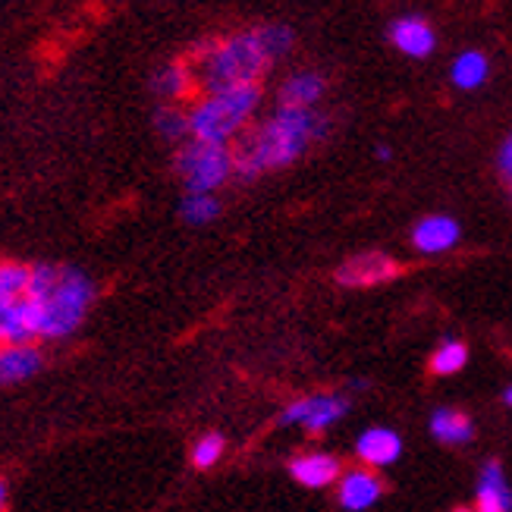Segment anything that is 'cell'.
Here are the masks:
<instances>
[{
  "label": "cell",
  "instance_id": "obj_1",
  "mask_svg": "<svg viewBox=\"0 0 512 512\" xmlns=\"http://www.w3.org/2000/svg\"><path fill=\"white\" fill-rule=\"evenodd\" d=\"M327 132H330V120L321 110L277 107L271 117L255 123L246 136L233 145L236 176L249 183L264 173L296 164L311 145L327 136Z\"/></svg>",
  "mask_w": 512,
  "mask_h": 512
},
{
  "label": "cell",
  "instance_id": "obj_2",
  "mask_svg": "<svg viewBox=\"0 0 512 512\" xmlns=\"http://www.w3.org/2000/svg\"><path fill=\"white\" fill-rule=\"evenodd\" d=\"M98 299V286L73 264H32L29 302L35 308L38 343H63L76 337Z\"/></svg>",
  "mask_w": 512,
  "mask_h": 512
},
{
  "label": "cell",
  "instance_id": "obj_3",
  "mask_svg": "<svg viewBox=\"0 0 512 512\" xmlns=\"http://www.w3.org/2000/svg\"><path fill=\"white\" fill-rule=\"evenodd\" d=\"M274 57L267 54L261 26L242 29L224 38H211L195 51L192 70L198 79V95L202 92H224V88L261 85L271 73Z\"/></svg>",
  "mask_w": 512,
  "mask_h": 512
},
{
  "label": "cell",
  "instance_id": "obj_4",
  "mask_svg": "<svg viewBox=\"0 0 512 512\" xmlns=\"http://www.w3.org/2000/svg\"><path fill=\"white\" fill-rule=\"evenodd\" d=\"M261 107V85L202 92L189 110V139L233 148L252 129Z\"/></svg>",
  "mask_w": 512,
  "mask_h": 512
},
{
  "label": "cell",
  "instance_id": "obj_5",
  "mask_svg": "<svg viewBox=\"0 0 512 512\" xmlns=\"http://www.w3.org/2000/svg\"><path fill=\"white\" fill-rule=\"evenodd\" d=\"M173 170L180 176L186 192H211L224 189L236 176V158L227 145H208V142H183L173 154Z\"/></svg>",
  "mask_w": 512,
  "mask_h": 512
},
{
  "label": "cell",
  "instance_id": "obj_6",
  "mask_svg": "<svg viewBox=\"0 0 512 512\" xmlns=\"http://www.w3.org/2000/svg\"><path fill=\"white\" fill-rule=\"evenodd\" d=\"M349 412V399L340 393H315V396H302L296 403H289L280 412V425L283 428H302L308 434H324L330 431L337 421Z\"/></svg>",
  "mask_w": 512,
  "mask_h": 512
},
{
  "label": "cell",
  "instance_id": "obj_7",
  "mask_svg": "<svg viewBox=\"0 0 512 512\" xmlns=\"http://www.w3.org/2000/svg\"><path fill=\"white\" fill-rule=\"evenodd\" d=\"M399 261L387 252H359L337 267V283L346 289H368L399 277Z\"/></svg>",
  "mask_w": 512,
  "mask_h": 512
},
{
  "label": "cell",
  "instance_id": "obj_8",
  "mask_svg": "<svg viewBox=\"0 0 512 512\" xmlns=\"http://www.w3.org/2000/svg\"><path fill=\"white\" fill-rule=\"evenodd\" d=\"M462 227L450 214H428L412 227V246L421 255H447L459 246Z\"/></svg>",
  "mask_w": 512,
  "mask_h": 512
},
{
  "label": "cell",
  "instance_id": "obj_9",
  "mask_svg": "<svg viewBox=\"0 0 512 512\" xmlns=\"http://www.w3.org/2000/svg\"><path fill=\"white\" fill-rule=\"evenodd\" d=\"M337 484H340L337 487V503L346 512H365L384 497L381 475H377L374 469H365V465H355V469L343 472Z\"/></svg>",
  "mask_w": 512,
  "mask_h": 512
},
{
  "label": "cell",
  "instance_id": "obj_10",
  "mask_svg": "<svg viewBox=\"0 0 512 512\" xmlns=\"http://www.w3.org/2000/svg\"><path fill=\"white\" fill-rule=\"evenodd\" d=\"M340 475H343L340 459L330 453H321V450H311V453L289 459V478L308 487V491H321V487L337 484Z\"/></svg>",
  "mask_w": 512,
  "mask_h": 512
},
{
  "label": "cell",
  "instance_id": "obj_11",
  "mask_svg": "<svg viewBox=\"0 0 512 512\" xmlns=\"http://www.w3.org/2000/svg\"><path fill=\"white\" fill-rule=\"evenodd\" d=\"M324 95H327V79L318 70H296V73H289L280 82V88H277V107L318 110Z\"/></svg>",
  "mask_w": 512,
  "mask_h": 512
},
{
  "label": "cell",
  "instance_id": "obj_12",
  "mask_svg": "<svg viewBox=\"0 0 512 512\" xmlns=\"http://www.w3.org/2000/svg\"><path fill=\"white\" fill-rule=\"evenodd\" d=\"M387 35L393 41V48L399 54L412 57V60L431 57L434 48H437V32L431 29V22L421 19V16H399Z\"/></svg>",
  "mask_w": 512,
  "mask_h": 512
},
{
  "label": "cell",
  "instance_id": "obj_13",
  "mask_svg": "<svg viewBox=\"0 0 512 512\" xmlns=\"http://www.w3.org/2000/svg\"><path fill=\"white\" fill-rule=\"evenodd\" d=\"M41 368H44V352L38 343L0 346V387L26 384Z\"/></svg>",
  "mask_w": 512,
  "mask_h": 512
},
{
  "label": "cell",
  "instance_id": "obj_14",
  "mask_svg": "<svg viewBox=\"0 0 512 512\" xmlns=\"http://www.w3.org/2000/svg\"><path fill=\"white\" fill-rule=\"evenodd\" d=\"M355 456L365 469H387L403 456V437L390 428H368L355 440Z\"/></svg>",
  "mask_w": 512,
  "mask_h": 512
},
{
  "label": "cell",
  "instance_id": "obj_15",
  "mask_svg": "<svg viewBox=\"0 0 512 512\" xmlns=\"http://www.w3.org/2000/svg\"><path fill=\"white\" fill-rule=\"evenodd\" d=\"M151 92L164 104H183L186 98H198V79H195L192 63L186 60L164 63L161 70L151 76Z\"/></svg>",
  "mask_w": 512,
  "mask_h": 512
},
{
  "label": "cell",
  "instance_id": "obj_16",
  "mask_svg": "<svg viewBox=\"0 0 512 512\" xmlns=\"http://www.w3.org/2000/svg\"><path fill=\"white\" fill-rule=\"evenodd\" d=\"M475 512H512V487L497 459L484 462L475 487Z\"/></svg>",
  "mask_w": 512,
  "mask_h": 512
},
{
  "label": "cell",
  "instance_id": "obj_17",
  "mask_svg": "<svg viewBox=\"0 0 512 512\" xmlns=\"http://www.w3.org/2000/svg\"><path fill=\"white\" fill-rule=\"evenodd\" d=\"M10 343H38L35 308L29 296L0 305V346H10Z\"/></svg>",
  "mask_w": 512,
  "mask_h": 512
},
{
  "label": "cell",
  "instance_id": "obj_18",
  "mask_svg": "<svg viewBox=\"0 0 512 512\" xmlns=\"http://www.w3.org/2000/svg\"><path fill=\"white\" fill-rule=\"evenodd\" d=\"M487 76H491V60L481 51H462L450 63V82L459 92H475V88L487 82Z\"/></svg>",
  "mask_w": 512,
  "mask_h": 512
},
{
  "label": "cell",
  "instance_id": "obj_19",
  "mask_svg": "<svg viewBox=\"0 0 512 512\" xmlns=\"http://www.w3.org/2000/svg\"><path fill=\"white\" fill-rule=\"evenodd\" d=\"M431 434L440 443H450V447H462L475 437V425L472 418L459 412V409H434L431 415Z\"/></svg>",
  "mask_w": 512,
  "mask_h": 512
},
{
  "label": "cell",
  "instance_id": "obj_20",
  "mask_svg": "<svg viewBox=\"0 0 512 512\" xmlns=\"http://www.w3.org/2000/svg\"><path fill=\"white\" fill-rule=\"evenodd\" d=\"M29 283H32V264L0 258V305L29 296Z\"/></svg>",
  "mask_w": 512,
  "mask_h": 512
},
{
  "label": "cell",
  "instance_id": "obj_21",
  "mask_svg": "<svg viewBox=\"0 0 512 512\" xmlns=\"http://www.w3.org/2000/svg\"><path fill=\"white\" fill-rule=\"evenodd\" d=\"M154 129L164 142L183 145L189 142V110L183 104H161L154 110Z\"/></svg>",
  "mask_w": 512,
  "mask_h": 512
},
{
  "label": "cell",
  "instance_id": "obj_22",
  "mask_svg": "<svg viewBox=\"0 0 512 512\" xmlns=\"http://www.w3.org/2000/svg\"><path fill=\"white\" fill-rule=\"evenodd\" d=\"M180 217L189 227H208L220 217V198L211 192H186L180 202Z\"/></svg>",
  "mask_w": 512,
  "mask_h": 512
},
{
  "label": "cell",
  "instance_id": "obj_23",
  "mask_svg": "<svg viewBox=\"0 0 512 512\" xmlns=\"http://www.w3.org/2000/svg\"><path fill=\"white\" fill-rule=\"evenodd\" d=\"M465 362H469V346L462 340H443L431 355V371L437 377H453L465 368Z\"/></svg>",
  "mask_w": 512,
  "mask_h": 512
},
{
  "label": "cell",
  "instance_id": "obj_24",
  "mask_svg": "<svg viewBox=\"0 0 512 512\" xmlns=\"http://www.w3.org/2000/svg\"><path fill=\"white\" fill-rule=\"evenodd\" d=\"M224 453H227V440L220 437V434H202L195 443H192V465L198 472H208V469H214V465L224 459Z\"/></svg>",
  "mask_w": 512,
  "mask_h": 512
},
{
  "label": "cell",
  "instance_id": "obj_25",
  "mask_svg": "<svg viewBox=\"0 0 512 512\" xmlns=\"http://www.w3.org/2000/svg\"><path fill=\"white\" fill-rule=\"evenodd\" d=\"M261 38H264L267 54L274 57V63L289 57L296 48V32L289 26H283V22H267V26H261Z\"/></svg>",
  "mask_w": 512,
  "mask_h": 512
},
{
  "label": "cell",
  "instance_id": "obj_26",
  "mask_svg": "<svg viewBox=\"0 0 512 512\" xmlns=\"http://www.w3.org/2000/svg\"><path fill=\"white\" fill-rule=\"evenodd\" d=\"M497 167H500V176L506 180V186L512 189V132L503 139V145L497 151Z\"/></svg>",
  "mask_w": 512,
  "mask_h": 512
},
{
  "label": "cell",
  "instance_id": "obj_27",
  "mask_svg": "<svg viewBox=\"0 0 512 512\" xmlns=\"http://www.w3.org/2000/svg\"><path fill=\"white\" fill-rule=\"evenodd\" d=\"M7 506H10V484L7 478H0V512H7Z\"/></svg>",
  "mask_w": 512,
  "mask_h": 512
},
{
  "label": "cell",
  "instance_id": "obj_28",
  "mask_svg": "<svg viewBox=\"0 0 512 512\" xmlns=\"http://www.w3.org/2000/svg\"><path fill=\"white\" fill-rule=\"evenodd\" d=\"M377 161H390L393 158V148H387V145H377Z\"/></svg>",
  "mask_w": 512,
  "mask_h": 512
},
{
  "label": "cell",
  "instance_id": "obj_29",
  "mask_svg": "<svg viewBox=\"0 0 512 512\" xmlns=\"http://www.w3.org/2000/svg\"><path fill=\"white\" fill-rule=\"evenodd\" d=\"M503 406H509V409H512V384L503 390Z\"/></svg>",
  "mask_w": 512,
  "mask_h": 512
},
{
  "label": "cell",
  "instance_id": "obj_30",
  "mask_svg": "<svg viewBox=\"0 0 512 512\" xmlns=\"http://www.w3.org/2000/svg\"><path fill=\"white\" fill-rule=\"evenodd\" d=\"M456 512H475V509H456Z\"/></svg>",
  "mask_w": 512,
  "mask_h": 512
},
{
  "label": "cell",
  "instance_id": "obj_31",
  "mask_svg": "<svg viewBox=\"0 0 512 512\" xmlns=\"http://www.w3.org/2000/svg\"><path fill=\"white\" fill-rule=\"evenodd\" d=\"M509 192H512V189H509Z\"/></svg>",
  "mask_w": 512,
  "mask_h": 512
}]
</instances>
